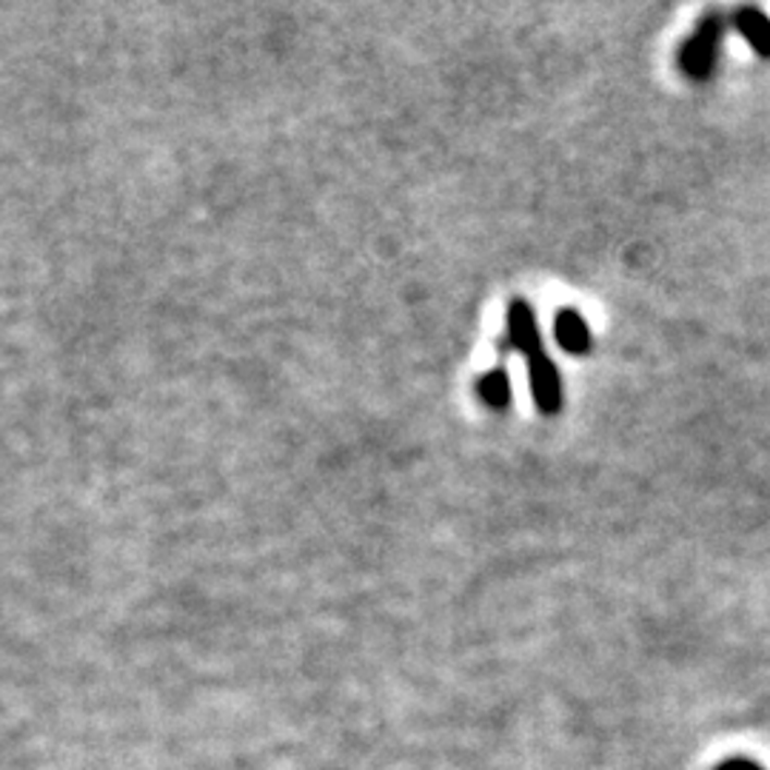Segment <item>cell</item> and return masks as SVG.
<instances>
[{
    "mask_svg": "<svg viewBox=\"0 0 770 770\" xmlns=\"http://www.w3.org/2000/svg\"><path fill=\"white\" fill-rule=\"evenodd\" d=\"M722 32H725V21H722V15L705 17L702 26H699V32H696L688 44L682 46L680 66L685 69V75L694 77V81H705V77H711L713 63H717Z\"/></svg>",
    "mask_w": 770,
    "mask_h": 770,
    "instance_id": "1",
    "label": "cell"
},
{
    "mask_svg": "<svg viewBox=\"0 0 770 770\" xmlns=\"http://www.w3.org/2000/svg\"><path fill=\"white\" fill-rule=\"evenodd\" d=\"M528 375H531L534 403L546 417H553L562 408V382L553 359L546 352H537L528 357Z\"/></svg>",
    "mask_w": 770,
    "mask_h": 770,
    "instance_id": "2",
    "label": "cell"
},
{
    "mask_svg": "<svg viewBox=\"0 0 770 770\" xmlns=\"http://www.w3.org/2000/svg\"><path fill=\"white\" fill-rule=\"evenodd\" d=\"M509 343L525 357L542 352L537 317H534V308L525 300H514L509 308Z\"/></svg>",
    "mask_w": 770,
    "mask_h": 770,
    "instance_id": "3",
    "label": "cell"
},
{
    "mask_svg": "<svg viewBox=\"0 0 770 770\" xmlns=\"http://www.w3.org/2000/svg\"><path fill=\"white\" fill-rule=\"evenodd\" d=\"M553 334L557 343L571 354H588L591 352V331L585 326V320L576 311H560L557 322H553Z\"/></svg>",
    "mask_w": 770,
    "mask_h": 770,
    "instance_id": "4",
    "label": "cell"
},
{
    "mask_svg": "<svg viewBox=\"0 0 770 770\" xmlns=\"http://www.w3.org/2000/svg\"><path fill=\"white\" fill-rule=\"evenodd\" d=\"M733 23L742 32V38L754 46V52L759 58H770V17L765 12H759V9H740Z\"/></svg>",
    "mask_w": 770,
    "mask_h": 770,
    "instance_id": "5",
    "label": "cell"
},
{
    "mask_svg": "<svg viewBox=\"0 0 770 770\" xmlns=\"http://www.w3.org/2000/svg\"><path fill=\"white\" fill-rule=\"evenodd\" d=\"M479 396L486 400L491 408H505L511 400V382L509 375H505V368H494V371H488L482 380H479Z\"/></svg>",
    "mask_w": 770,
    "mask_h": 770,
    "instance_id": "6",
    "label": "cell"
},
{
    "mask_svg": "<svg viewBox=\"0 0 770 770\" xmlns=\"http://www.w3.org/2000/svg\"><path fill=\"white\" fill-rule=\"evenodd\" d=\"M717 770H762L759 765L748 762V759H731V762H722Z\"/></svg>",
    "mask_w": 770,
    "mask_h": 770,
    "instance_id": "7",
    "label": "cell"
}]
</instances>
